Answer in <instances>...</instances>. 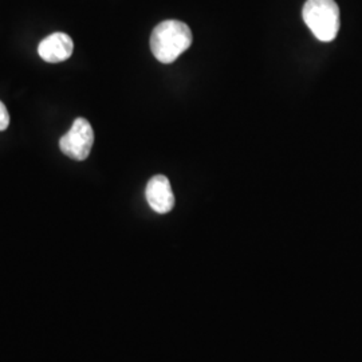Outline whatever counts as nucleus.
Here are the masks:
<instances>
[{
  "label": "nucleus",
  "mask_w": 362,
  "mask_h": 362,
  "mask_svg": "<svg viewBox=\"0 0 362 362\" xmlns=\"http://www.w3.org/2000/svg\"><path fill=\"white\" fill-rule=\"evenodd\" d=\"M191 28L180 21H165L157 25L151 35V49L161 64L175 62L192 45Z\"/></svg>",
  "instance_id": "1"
},
{
  "label": "nucleus",
  "mask_w": 362,
  "mask_h": 362,
  "mask_svg": "<svg viewBox=\"0 0 362 362\" xmlns=\"http://www.w3.org/2000/svg\"><path fill=\"white\" fill-rule=\"evenodd\" d=\"M302 15L315 38L322 42L336 39L339 30V8L334 0H308Z\"/></svg>",
  "instance_id": "2"
},
{
  "label": "nucleus",
  "mask_w": 362,
  "mask_h": 362,
  "mask_svg": "<svg viewBox=\"0 0 362 362\" xmlns=\"http://www.w3.org/2000/svg\"><path fill=\"white\" fill-rule=\"evenodd\" d=\"M94 144V132L85 118H77L70 130L59 140V148L67 157L83 161L90 155Z\"/></svg>",
  "instance_id": "3"
},
{
  "label": "nucleus",
  "mask_w": 362,
  "mask_h": 362,
  "mask_svg": "<svg viewBox=\"0 0 362 362\" xmlns=\"http://www.w3.org/2000/svg\"><path fill=\"white\" fill-rule=\"evenodd\" d=\"M146 202L157 214H168L175 207V194L168 177L164 175L153 176L145 189Z\"/></svg>",
  "instance_id": "4"
},
{
  "label": "nucleus",
  "mask_w": 362,
  "mask_h": 362,
  "mask_svg": "<svg viewBox=\"0 0 362 362\" xmlns=\"http://www.w3.org/2000/svg\"><path fill=\"white\" fill-rule=\"evenodd\" d=\"M74 52V43L65 33H54L39 43V57L49 64H59L69 59Z\"/></svg>",
  "instance_id": "5"
},
{
  "label": "nucleus",
  "mask_w": 362,
  "mask_h": 362,
  "mask_svg": "<svg viewBox=\"0 0 362 362\" xmlns=\"http://www.w3.org/2000/svg\"><path fill=\"white\" fill-rule=\"evenodd\" d=\"M10 125V115L6 105L0 101V132L6 130Z\"/></svg>",
  "instance_id": "6"
}]
</instances>
